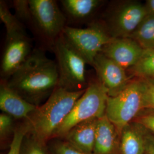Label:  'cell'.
Here are the masks:
<instances>
[{"instance_id":"9c48e42d","label":"cell","mask_w":154,"mask_h":154,"mask_svg":"<svg viewBox=\"0 0 154 154\" xmlns=\"http://www.w3.org/2000/svg\"><path fill=\"white\" fill-rule=\"evenodd\" d=\"M92 66L110 97L120 93L132 80L127 70L102 53L95 57Z\"/></svg>"},{"instance_id":"8fae6325","label":"cell","mask_w":154,"mask_h":154,"mask_svg":"<svg viewBox=\"0 0 154 154\" xmlns=\"http://www.w3.org/2000/svg\"><path fill=\"white\" fill-rule=\"evenodd\" d=\"M144 51L134 39L124 37L112 38L100 53L127 70L138 63Z\"/></svg>"},{"instance_id":"7c38bea8","label":"cell","mask_w":154,"mask_h":154,"mask_svg":"<svg viewBox=\"0 0 154 154\" xmlns=\"http://www.w3.org/2000/svg\"><path fill=\"white\" fill-rule=\"evenodd\" d=\"M38 106L29 103L10 88L5 81L0 85V109L14 119H27Z\"/></svg>"},{"instance_id":"4fadbf2b","label":"cell","mask_w":154,"mask_h":154,"mask_svg":"<svg viewBox=\"0 0 154 154\" xmlns=\"http://www.w3.org/2000/svg\"><path fill=\"white\" fill-rule=\"evenodd\" d=\"M119 143L116 128L106 116L98 119L93 154H121Z\"/></svg>"},{"instance_id":"7a4b0ae2","label":"cell","mask_w":154,"mask_h":154,"mask_svg":"<svg viewBox=\"0 0 154 154\" xmlns=\"http://www.w3.org/2000/svg\"><path fill=\"white\" fill-rule=\"evenodd\" d=\"M85 90L70 92L57 87L44 104L38 106L23 121L27 129L26 135L47 146L55 131Z\"/></svg>"},{"instance_id":"8992f818","label":"cell","mask_w":154,"mask_h":154,"mask_svg":"<svg viewBox=\"0 0 154 154\" xmlns=\"http://www.w3.org/2000/svg\"><path fill=\"white\" fill-rule=\"evenodd\" d=\"M62 34L87 63L91 66L95 57L112 38L105 23L99 21L92 22L83 29L66 26Z\"/></svg>"},{"instance_id":"4316f807","label":"cell","mask_w":154,"mask_h":154,"mask_svg":"<svg viewBox=\"0 0 154 154\" xmlns=\"http://www.w3.org/2000/svg\"><path fill=\"white\" fill-rule=\"evenodd\" d=\"M144 137L146 154H154V134L145 128Z\"/></svg>"},{"instance_id":"f1b7e54d","label":"cell","mask_w":154,"mask_h":154,"mask_svg":"<svg viewBox=\"0 0 154 154\" xmlns=\"http://www.w3.org/2000/svg\"><path fill=\"white\" fill-rule=\"evenodd\" d=\"M145 154H146V153H145Z\"/></svg>"},{"instance_id":"83f0119b","label":"cell","mask_w":154,"mask_h":154,"mask_svg":"<svg viewBox=\"0 0 154 154\" xmlns=\"http://www.w3.org/2000/svg\"><path fill=\"white\" fill-rule=\"evenodd\" d=\"M144 5L148 14L154 16V0H147Z\"/></svg>"},{"instance_id":"ffe728a7","label":"cell","mask_w":154,"mask_h":154,"mask_svg":"<svg viewBox=\"0 0 154 154\" xmlns=\"http://www.w3.org/2000/svg\"><path fill=\"white\" fill-rule=\"evenodd\" d=\"M14 120L11 116L5 113L0 114V139H1V148L4 149L6 147V144L9 146L11 143V139L13 140L14 137L16 126H14Z\"/></svg>"},{"instance_id":"44dd1931","label":"cell","mask_w":154,"mask_h":154,"mask_svg":"<svg viewBox=\"0 0 154 154\" xmlns=\"http://www.w3.org/2000/svg\"><path fill=\"white\" fill-rule=\"evenodd\" d=\"M49 142L47 147L50 154H89L75 148L63 139H53Z\"/></svg>"},{"instance_id":"d4e9b609","label":"cell","mask_w":154,"mask_h":154,"mask_svg":"<svg viewBox=\"0 0 154 154\" xmlns=\"http://www.w3.org/2000/svg\"><path fill=\"white\" fill-rule=\"evenodd\" d=\"M133 121L138 123L147 130L154 134V109H143Z\"/></svg>"},{"instance_id":"603a6c76","label":"cell","mask_w":154,"mask_h":154,"mask_svg":"<svg viewBox=\"0 0 154 154\" xmlns=\"http://www.w3.org/2000/svg\"><path fill=\"white\" fill-rule=\"evenodd\" d=\"M140 79L143 85V109L154 110V79Z\"/></svg>"},{"instance_id":"e0dca14e","label":"cell","mask_w":154,"mask_h":154,"mask_svg":"<svg viewBox=\"0 0 154 154\" xmlns=\"http://www.w3.org/2000/svg\"><path fill=\"white\" fill-rule=\"evenodd\" d=\"M130 37L143 49H154V16L148 14L146 17Z\"/></svg>"},{"instance_id":"6da1fadb","label":"cell","mask_w":154,"mask_h":154,"mask_svg":"<svg viewBox=\"0 0 154 154\" xmlns=\"http://www.w3.org/2000/svg\"><path fill=\"white\" fill-rule=\"evenodd\" d=\"M59 73L55 61L39 50L6 81L7 85L29 103L39 106L58 87Z\"/></svg>"},{"instance_id":"ba28073f","label":"cell","mask_w":154,"mask_h":154,"mask_svg":"<svg viewBox=\"0 0 154 154\" xmlns=\"http://www.w3.org/2000/svg\"><path fill=\"white\" fill-rule=\"evenodd\" d=\"M32 19L53 44L66 26V18L54 0H29Z\"/></svg>"},{"instance_id":"3957f363","label":"cell","mask_w":154,"mask_h":154,"mask_svg":"<svg viewBox=\"0 0 154 154\" xmlns=\"http://www.w3.org/2000/svg\"><path fill=\"white\" fill-rule=\"evenodd\" d=\"M53 45L59 73L58 87L70 92L85 90L89 84L86 75V60L63 34Z\"/></svg>"},{"instance_id":"9a60e30c","label":"cell","mask_w":154,"mask_h":154,"mask_svg":"<svg viewBox=\"0 0 154 154\" xmlns=\"http://www.w3.org/2000/svg\"><path fill=\"white\" fill-rule=\"evenodd\" d=\"M145 128L132 121L125 127L120 135L121 154H145Z\"/></svg>"},{"instance_id":"277c9868","label":"cell","mask_w":154,"mask_h":154,"mask_svg":"<svg viewBox=\"0 0 154 154\" xmlns=\"http://www.w3.org/2000/svg\"><path fill=\"white\" fill-rule=\"evenodd\" d=\"M107 92L99 80L88 84L82 95L55 131L53 139H62L72 127L89 119H99L105 116Z\"/></svg>"},{"instance_id":"52a82bcc","label":"cell","mask_w":154,"mask_h":154,"mask_svg":"<svg viewBox=\"0 0 154 154\" xmlns=\"http://www.w3.org/2000/svg\"><path fill=\"white\" fill-rule=\"evenodd\" d=\"M147 15L144 4L125 1L116 6L105 24L111 37H130Z\"/></svg>"},{"instance_id":"5bb4252c","label":"cell","mask_w":154,"mask_h":154,"mask_svg":"<svg viewBox=\"0 0 154 154\" xmlns=\"http://www.w3.org/2000/svg\"><path fill=\"white\" fill-rule=\"evenodd\" d=\"M97 121L94 118L83 122L72 127L62 139L85 153L93 154Z\"/></svg>"},{"instance_id":"5b68a950","label":"cell","mask_w":154,"mask_h":154,"mask_svg":"<svg viewBox=\"0 0 154 154\" xmlns=\"http://www.w3.org/2000/svg\"><path fill=\"white\" fill-rule=\"evenodd\" d=\"M143 109V90L140 78H134L120 93L109 97L105 116L116 127L119 136L123 128Z\"/></svg>"},{"instance_id":"7402d4cb","label":"cell","mask_w":154,"mask_h":154,"mask_svg":"<svg viewBox=\"0 0 154 154\" xmlns=\"http://www.w3.org/2000/svg\"><path fill=\"white\" fill-rule=\"evenodd\" d=\"M46 146L39 143L30 135H26L22 141L20 154H49Z\"/></svg>"},{"instance_id":"30bf717a","label":"cell","mask_w":154,"mask_h":154,"mask_svg":"<svg viewBox=\"0 0 154 154\" xmlns=\"http://www.w3.org/2000/svg\"><path fill=\"white\" fill-rule=\"evenodd\" d=\"M32 46L26 33L17 34L6 38L1 62V75L9 77L28 60L32 54Z\"/></svg>"},{"instance_id":"2e32d148","label":"cell","mask_w":154,"mask_h":154,"mask_svg":"<svg viewBox=\"0 0 154 154\" xmlns=\"http://www.w3.org/2000/svg\"><path fill=\"white\" fill-rule=\"evenodd\" d=\"M102 2L99 0H62L67 13L77 19H84L93 14Z\"/></svg>"},{"instance_id":"484cf974","label":"cell","mask_w":154,"mask_h":154,"mask_svg":"<svg viewBox=\"0 0 154 154\" xmlns=\"http://www.w3.org/2000/svg\"><path fill=\"white\" fill-rule=\"evenodd\" d=\"M16 16L18 18L23 20H29L32 19L29 1L16 0L13 2Z\"/></svg>"},{"instance_id":"d6986e66","label":"cell","mask_w":154,"mask_h":154,"mask_svg":"<svg viewBox=\"0 0 154 154\" xmlns=\"http://www.w3.org/2000/svg\"><path fill=\"white\" fill-rule=\"evenodd\" d=\"M0 18L5 26L6 38L19 33H25L18 18L11 14L4 1H0Z\"/></svg>"},{"instance_id":"cb8c5ba5","label":"cell","mask_w":154,"mask_h":154,"mask_svg":"<svg viewBox=\"0 0 154 154\" xmlns=\"http://www.w3.org/2000/svg\"><path fill=\"white\" fill-rule=\"evenodd\" d=\"M26 134L27 129L22 122L16 127L13 140L7 154H20L22 141Z\"/></svg>"},{"instance_id":"ac0fdd59","label":"cell","mask_w":154,"mask_h":154,"mask_svg":"<svg viewBox=\"0 0 154 154\" xmlns=\"http://www.w3.org/2000/svg\"><path fill=\"white\" fill-rule=\"evenodd\" d=\"M127 71L131 78L154 79V49L144 50L138 63Z\"/></svg>"}]
</instances>
